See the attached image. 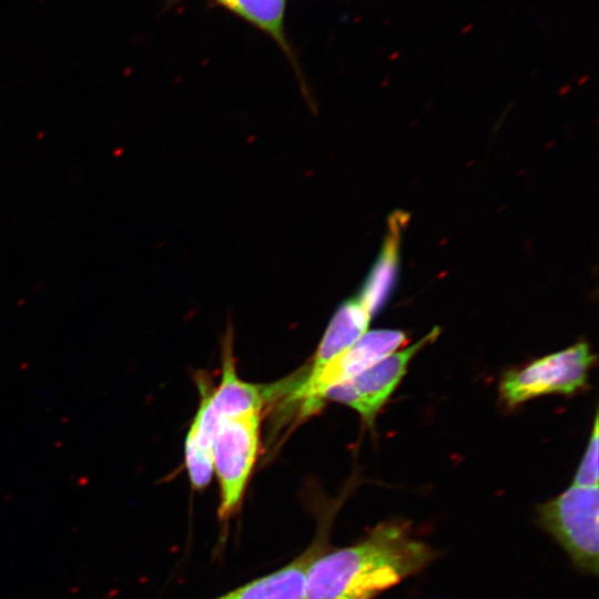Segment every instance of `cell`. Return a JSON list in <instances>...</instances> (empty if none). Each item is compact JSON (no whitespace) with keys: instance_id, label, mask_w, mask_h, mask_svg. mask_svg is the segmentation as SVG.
Segmentation results:
<instances>
[{"instance_id":"obj_1","label":"cell","mask_w":599,"mask_h":599,"mask_svg":"<svg viewBox=\"0 0 599 599\" xmlns=\"http://www.w3.org/2000/svg\"><path fill=\"white\" fill-rule=\"evenodd\" d=\"M437 557L409 521L386 520L355 545L319 554L308 569L305 599H374Z\"/></svg>"},{"instance_id":"obj_2","label":"cell","mask_w":599,"mask_h":599,"mask_svg":"<svg viewBox=\"0 0 599 599\" xmlns=\"http://www.w3.org/2000/svg\"><path fill=\"white\" fill-rule=\"evenodd\" d=\"M537 517L538 524L557 540L578 570L598 573V487L571 485L554 499L540 504Z\"/></svg>"},{"instance_id":"obj_3","label":"cell","mask_w":599,"mask_h":599,"mask_svg":"<svg viewBox=\"0 0 599 599\" xmlns=\"http://www.w3.org/2000/svg\"><path fill=\"white\" fill-rule=\"evenodd\" d=\"M295 377H288L271 385H253L241 380L235 372L231 345H226L223 357V374L220 386L212 392L207 382L199 378L202 395L199 412L193 420L186 441L197 448L211 451L213 437L221 420L250 412H258L263 405L280 395H285L294 385Z\"/></svg>"},{"instance_id":"obj_4","label":"cell","mask_w":599,"mask_h":599,"mask_svg":"<svg viewBox=\"0 0 599 599\" xmlns=\"http://www.w3.org/2000/svg\"><path fill=\"white\" fill-rule=\"evenodd\" d=\"M260 413L250 412L221 420L211 445L221 504L219 516L227 519L237 509L258 447Z\"/></svg>"},{"instance_id":"obj_5","label":"cell","mask_w":599,"mask_h":599,"mask_svg":"<svg viewBox=\"0 0 599 599\" xmlns=\"http://www.w3.org/2000/svg\"><path fill=\"white\" fill-rule=\"evenodd\" d=\"M596 356L585 342L508 372L500 384L502 400L514 406L547 394H571L581 388Z\"/></svg>"},{"instance_id":"obj_6","label":"cell","mask_w":599,"mask_h":599,"mask_svg":"<svg viewBox=\"0 0 599 599\" xmlns=\"http://www.w3.org/2000/svg\"><path fill=\"white\" fill-rule=\"evenodd\" d=\"M407 341L406 333L398 329L366 332L349 348L329 362L313 378L296 382L286 393V403L300 405V415L305 417L322 407L326 390L351 379L384 357L394 353ZM306 375V374H305Z\"/></svg>"},{"instance_id":"obj_7","label":"cell","mask_w":599,"mask_h":599,"mask_svg":"<svg viewBox=\"0 0 599 599\" xmlns=\"http://www.w3.org/2000/svg\"><path fill=\"white\" fill-rule=\"evenodd\" d=\"M439 333L440 328L434 327L415 344L389 354L351 379L328 388L324 399L336 400L353 407L368 425H372L377 412L404 377L410 359L434 342Z\"/></svg>"},{"instance_id":"obj_8","label":"cell","mask_w":599,"mask_h":599,"mask_svg":"<svg viewBox=\"0 0 599 599\" xmlns=\"http://www.w3.org/2000/svg\"><path fill=\"white\" fill-rule=\"evenodd\" d=\"M321 554L312 545L304 554L280 570L253 580L217 599H305L307 573Z\"/></svg>"},{"instance_id":"obj_9","label":"cell","mask_w":599,"mask_h":599,"mask_svg":"<svg viewBox=\"0 0 599 599\" xmlns=\"http://www.w3.org/2000/svg\"><path fill=\"white\" fill-rule=\"evenodd\" d=\"M370 317L357 298L344 302L332 317L305 377H315L329 362L362 337L367 332Z\"/></svg>"},{"instance_id":"obj_10","label":"cell","mask_w":599,"mask_h":599,"mask_svg":"<svg viewBox=\"0 0 599 599\" xmlns=\"http://www.w3.org/2000/svg\"><path fill=\"white\" fill-rule=\"evenodd\" d=\"M175 4L181 0H165ZM246 22L268 34L286 53L294 65L295 61L287 42L284 28L285 0H212Z\"/></svg>"},{"instance_id":"obj_11","label":"cell","mask_w":599,"mask_h":599,"mask_svg":"<svg viewBox=\"0 0 599 599\" xmlns=\"http://www.w3.org/2000/svg\"><path fill=\"white\" fill-rule=\"evenodd\" d=\"M397 263L396 245L392 242L385 246L356 297L372 316L383 307L393 291Z\"/></svg>"},{"instance_id":"obj_12","label":"cell","mask_w":599,"mask_h":599,"mask_svg":"<svg viewBox=\"0 0 599 599\" xmlns=\"http://www.w3.org/2000/svg\"><path fill=\"white\" fill-rule=\"evenodd\" d=\"M598 415L595 417L593 429L582 461L576 471L572 485L578 487H598Z\"/></svg>"}]
</instances>
